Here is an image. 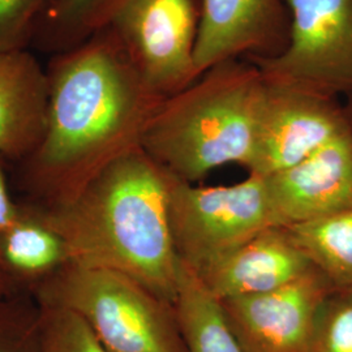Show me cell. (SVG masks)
<instances>
[{
  "label": "cell",
  "mask_w": 352,
  "mask_h": 352,
  "mask_svg": "<svg viewBox=\"0 0 352 352\" xmlns=\"http://www.w3.org/2000/svg\"><path fill=\"white\" fill-rule=\"evenodd\" d=\"M43 136L19 167L24 201H72L104 167L140 146L164 98L154 93L109 26L50 58Z\"/></svg>",
  "instance_id": "1"
},
{
  "label": "cell",
  "mask_w": 352,
  "mask_h": 352,
  "mask_svg": "<svg viewBox=\"0 0 352 352\" xmlns=\"http://www.w3.org/2000/svg\"><path fill=\"white\" fill-rule=\"evenodd\" d=\"M124 0H50L30 50L50 58L72 50L109 25Z\"/></svg>",
  "instance_id": "16"
},
{
  "label": "cell",
  "mask_w": 352,
  "mask_h": 352,
  "mask_svg": "<svg viewBox=\"0 0 352 352\" xmlns=\"http://www.w3.org/2000/svg\"><path fill=\"white\" fill-rule=\"evenodd\" d=\"M49 106V77L36 54L0 52V158L21 164L43 136Z\"/></svg>",
  "instance_id": "13"
},
{
  "label": "cell",
  "mask_w": 352,
  "mask_h": 352,
  "mask_svg": "<svg viewBox=\"0 0 352 352\" xmlns=\"http://www.w3.org/2000/svg\"><path fill=\"white\" fill-rule=\"evenodd\" d=\"M201 0H124L109 23L148 87L170 98L200 78Z\"/></svg>",
  "instance_id": "7"
},
{
  "label": "cell",
  "mask_w": 352,
  "mask_h": 352,
  "mask_svg": "<svg viewBox=\"0 0 352 352\" xmlns=\"http://www.w3.org/2000/svg\"><path fill=\"white\" fill-rule=\"evenodd\" d=\"M315 269L286 227H269L200 274L218 302L280 289Z\"/></svg>",
  "instance_id": "12"
},
{
  "label": "cell",
  "mask_w": 352,
  "mask_h": 352,
  "mask_svg": "<svg viewBox=\"0 0 352 352\" xmlns=\"http://www.w3.org/2000/svg\"><path fill=\"white\" fill-rule=\"evenodd\" d=\"M289 30L285 0H201L197 72L231 59L276 58L286 50Z\"/></svg>",
  "instance_id": "10"
},
{
  "label": "cell",
  "mask_w": 352,
  "mask_h": 352,
  "mask_svg": "<svg viewBox=\"0 0 352 352\" xmlns=\"http://www.w3.org/2000/svg\"><path fill=\"white\" fill-rule=\"evenodd\" d=\"M175 311L187 352H247L228 325L221 302L182 263Z\"/></svg>",
  "instance_id": "15"
},
{
  "label": "cell",
  "mask_w": 352,
  "mask_h": 352,
  "mask_svg": "<svg viewBox=\"0 0 352 352\" xmlns=\"http://www.w3.org/2000/svg\"><path fill=\"white\" fill-rule=\"evenodd\" d=\"M41 307L29 292L0 298V352H39Z\"/></svg>",
  "instance_id": "18"
},
{
  "label": "cell",
  "mask_w": 352,
  "mask_h": 352,
  "mask_svg": "<svg viewBox=\"0 0 352 352\" xmlns=\"http://www.w3.org/2000/svg\"><path fill=\"white\" fill-rule=\"evenodd\" d=\"M50 0H0V52L30 49Z\"/></svg>",
  "instance_id": "21"
},
{
  "label": "cell",
  "mask_w": 352,
  "mask_h": 352,
  "mask_svg": "<svg viewBox=\"0 0 352 352\" xmlns=\"http://www.w3.org/2000/svg\"><path fill=\"white\" fill-rule=\"evenodd\" d=\"M266 82V81H265ZM352 124L337 97L266 82L250 175L267 177L300 164Z\"/></svg>",
  "instance_id": "8"
},
{
  "label": "cell",
  "mask_w": 352,
  "mask_h": 352,
  "mask_svg": "<svg viewBox=\"0 0 352 352\" xmlns=\"http://www.w3.org/2000/svg\"><path fill=\"white\" fill-rule=\"evenodd\" d=\"M39 307V352H109L81 317L63 308Z\"/></svg>",
  "instance_id": "19"
},
{
  "label": "cell",
  "mask_w": 352,
  "mask_h": 352,
  "mask_svg": "<svg viewBox=\"0 0 352 352\" xmlns=\"http://www.w3.org/2000/svg\"><path fill=\"white\" fill-rule=\"evenodd\" d=\"M265 90L264 77L250 60L217 64L164 100L140 146L168 174L190 184L226 164L247 168Z\"/></svg>",
  "instance_id": "3"
},
{
  "label": "cell",
  "mask_w": 352,
  "mask_h": 352,
  "mask_svg": "<svg viewBox=\"0 0 352 352\" xmlns=\"http://www.w3.org/2000/svg\"><path fill=\"white\" fill-rule=\"evenodd\" d=\"M30 295L81 317L109 352H187L175 305L119 272L71 263Z\"/></svg>",
  "instance_id": "4"
},
{
  "label": "cell",
  "mask_w": 352,
  "mask_h": 352,
  "mask_svg": "<svg viewBox=\"0 0 352 352\" xmlns=\"http://www.w3.org/2000/svg\"><path fill=\"white\" fill-rule=\"evenodd\" d=\"M308 352H352V287H336L329 294Z\"/></svg>",
  "instance_id": "20"
},
{
  "label": "cell",
  "mask_w": 352,
  "mask_h": 352,
  "mask_svg": "<svg viewBox=\"0 0 352 352\" xmlns=\"http://www.w3.org/2000/svg\"><path fill=\"white\" fill-rule=\"evenodd\" d=\"M291 19L286 50L243 58L267 84L329 97L352 96V0H285Z\"/></svg>",
  "instance_id": "6"
},
{
  "label": "cell",
  "mask_w": 352,
  "mask_h": 352,
  "mask_svg": "<svg viewBox=\"0 0 352 352\" xmlns=\"http://www.w3.org/2000/svg\"><path fill=\"white\" fill-rule=\"evenodd\" d=\"M334 289L315 267L280 289L219 302L245 351L308 352L321 307Z\"/></svg>",
  "instance_id": "9"
},
{
  "label": "cell",
  "mask_w": 352,
  "mask_h": 352,
  "mask_svg": "<svg viewBox=\"0 0 352 352\" xmlns=\"http://www.w3.org/2000/svg\"><path fill=\"white\" fill-rule=\"evenodd\" d=\"M350 100H351V103H350V104H349V106H347V107H349V110H350V111H351V113H352V96H351V97H350Z\"/></svg>",
  "instance_id": "24"
},
{
  "label": "cell",
  "mask_w": 352,
  "mask_h": 352,
  "mask_svg": "<svg viewBox=\"0 0 352 352\" xmlns=\"http://www.w3.org/2000/svg\"><path fill=\"white\" fill-rule=\"evenodd\" d=\"M168 204L179 261L195 274L261 231L278 226L260 176L250 175L232 186L195 187L171 175Z\"/></svg>",
  "instance_id": "5"
},
{
  "label": "cell",
  "mask_w": 352,
  "mask_h": 352,
  "mask_svg": "<svg viewBox=\"0 0 352 352\" xmlns=\"http://www.w3.org/2000/svg\"><path fill=\"white\" fill-rule=\"evenodd\" d=\"M19 292H24V291L20 289V287L14 283V280L8 276V273L0 264V298L14 295Z\"/></svg>",
  "instance_id": "23"
},
{
  "label": "cell",
  "mask_w": 352,
  "mask_h": 352,
  "mask_svg": "<svg viewBox=\"0 0 352 352\" xmlns=\"http://www.w3.org/2000/svg\"><path fill=\"white\" fill-rule=\"evenodd\" d=\"M6 164L0 158V234L12 225L20 213V201H14L8 187Z\"/></svg>",
  "instance_id": "22"
},
{
  "label": "cell",
  "mask_w": 352,
  "mask_h": 352,
  "mask_svg": "<svg viewBox=\"0 0 352 352\" xmlns=\"http://www.w3.org/2000/svg\"><path fill=\"white\" fill-rule=\"evenodd\" d=\"M170 184L171 175L138 146L63 206L29 204L63 238L74 264L126 274L175 305L180 261L170 223Z\"/></svg>",
  "instance_id": "2"
},
{
  "label": "cell",
  "mask_w": 352,
  "mask_h": 352,
  "mask_svg": "<svg viewBox=\"0 0 352 352\" xmlns=\"http://www.w3.org/2000/svg\"><path fill=\"white\" fill-rule=\"evenodd\" d=\"M286 228L334 287H352V208Z\"/></svg>",
  "instance_id": "17"
},
{
  "label": "cell",
  "mask_w": 352,
  "mask_h": 352,
  "mask_svg": "<svg viewBox=\"0 0 352 352\" xmlns=\"http://www.w3.org/2000/svg\"><path fill=\"white\" fill-rule=\"evenodd\" d=\"M264 179L278 226L352 208V124L300 164Z\"/></svg>",
  "instance_id": "11"
},
{
  "label": "cell",
  "mask_w": 352,
  "mask_h": 352,
  "mask_svg": "<svg viewBox=\"0 0 352 352\" xmlns=\"http://www.w3.org/2000/svg\"><path fill=\"white\" fill-rule=\"evenodd\" d=\"M63 238L38 215L32 204L20 201V213L0 234V264L24 292L71 264Z\"/></svg>",
  "instance_id": "14"
}]
</instances>
